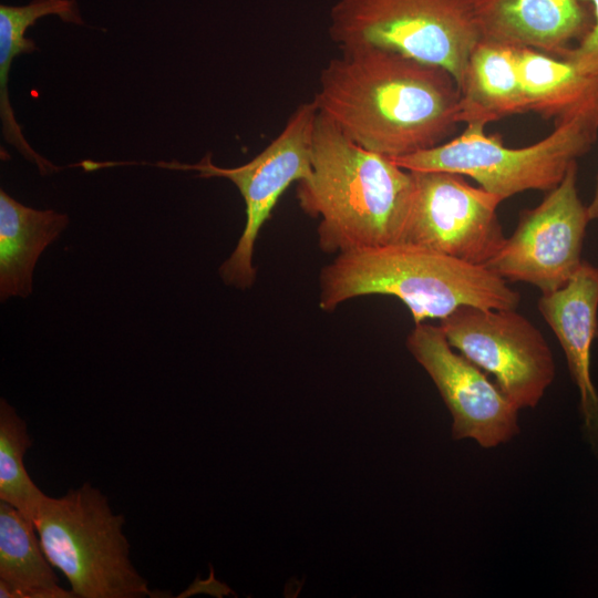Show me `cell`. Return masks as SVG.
<instances>
[{
	"instance_id": "cell-1",
	"label": "cell",
	"mask_w": 598,
	"mask_h": 598,
	"mask_svg": "<svg viewBox=\"0 0 598 598\" xmlns=\"http://www.w3.org/2000/svg\"><path fill=\"white\" fill-rule=\"evenodd\" d=\"M339 49L321 70L312 102L351 141L393 158L454 133L461 91L446 70L371 45Z\"/></svg>"
},
{
	"instance_id": "cell-2",
	"label": "cell",
	"mask_w": 598,
	"mask_h": 598,
	"mask_svg": "<svg viewBox=\"0 0 598 598\" xmlns=\"http://www.w3.org/2000/svg\"><path fill=\"white\" fill-rule=\"evenodd\" d=\"M297 184L300 208L319 219L323 251L401 241L414 193L412 172L358 145L319 113L312 173Z\"/></svg>"
},
{
	"instance_id": "cell-3",
	"label": "cell",
	"mask_w": 598,
	"mask_h": 598,
	"mask_svg": "<svg viewBox=\"0 0 598 598\" xmlns=\"http://www.w3.org/2000/svg\"><path fill=\"white\" fill-rule=\"evenodd\" d=\"M319 281L324 311L357 297L386 295L406 306L415 324L442 320L461 306L516 309L520 301L489 268L408 243L339 252Z\"/></svg>"
},
{
	"instance_id": "cell-4",
	"label": "cell",
	"mask_w": 598,
	"mask_h": 598,
	"mask_svg": "<svg viewBox=\"0 0 598 598\" xmlns=\"http://www.w3.org/2000/svg\"><path fill=\"white\" fill-rule=\"evenodd\" d=\"M456 137L435 147L390 158L408 171H442L468 176L503 200L526 192L555 188L571 164L590 151L598 135V100L555 122L535 144L512 148L485 125L465 124Z\"/></svg>"
},
{
	"instance_id": "cell-5",
	"label": "cell",
	"mask_w": 598,
	"mask_h": 598,
	"mask_svg": "<svg viewBox=\"0 0 598 598\" xmlns=\"http://www.w3.org/2000/svg\"><path fill=\"white\" fill-rule=\"evenodd\" d=\"M42 549L76 598L153 597L131 561L124 516L84 483L60 497L45 495L32 517Z\"/></svg>"
},
{
	"instance_id": "cell-6",
	"label": "cell",
	"mask_w": 598,
	"mask_h": 598,
	"mask_svg": "<svg viewBox=\"0 0 598 598\" xmlns=\"http://www.w3.org/2000/svg\"><path fill=\"white\" fill-rule=\"evenodd\" d=\"M329 17L339 48L371 45L440 66L460 91L482 39L471 0H338Z\"/></svg>"
},
{
	"instance_id": "cell-7",
	"label": "cell",
	"mask_w": 598,
	"mask_h": 598,
	"mask_svg": "<svg viewBox=\"0 0 598 598\" xmlns=\"http://www.w3.org/2000/svg\"><path fill=\"white\" fill-rule=\"evenodd\" d=\"M317 118L318 110L312 101L300 104L270 144L237 167L216 166L210 155L196 164H154L169 169L195 171L200 177L227 178L238 188L245 203L246 223L234 251L219 268L225 283L241 290L254 285L252 258L260 229L283 192L292 183L311 176Z\"/></svg>"
},
{
	"instance_id": "cell-8",
	"label": "cell",
	"mask_w": 598,
	"mask_h": 598,
	"mask_svg": "<svg viewBox=\"0 0 598 598\" xmlns=\"http://www.w3.org/2000/svg\"><path fill=\"white\" fill-rule=\"evenodd\" d=\"M440 327L454 349L495 378L518 410L535 408L555 379L546 339L516 309L461 306Z\"/></svg>"
},
{
	"instance_id": "cell-9",
	"label": "cell",
	"mask_w": 598,
	"mask_h": 598,
	"mask_svg": "<svg viewBox=\"0 0 598 598\" xmlns=\"http://www.w3.org/2000/svg\"><path fill=\"white\" fill-rule=\"evenodd\" d=\"M578 166L534 208L523 209L514 233L486 265L507 282H525L542 293L563 288L582 262L590 217L577 187Z\"/></svg>"
},
{
	"instance_id": "cell-10",
	"label": "cell",
	"mask_w": 598,
	"mask_h": 598,
	"mask_svg": "<svg viewBox=\"0 0 598 598\" xmlns=\"http://www.w3.org/2000/svg\"><path fill=\"white\" fill-rule=\"evenodd\" d=\"M411 172L414 193L400 243L486 267L506 239L497 215L503 199L457 173Z\"/></svg>"
},
{
	"instance_id": "cell-11",
	"label": "cell",
	"mask_w": 598,
	"mask_h": 598,
	"mask_svg": "<svg viewBox=\"0 0 598 598\" xmlns=\"http://www.w3.org/2000/svg\"><path fill=\"white\" fill-rule=\"evenodd\" d=\"M405 343L452 416L453 440L494 448L519 433V410L481 368L448 343L440 326L416 323Z\"/></svg>"
},
{
	"instance_id": "cell-12",
	"label": "cell",
	"mask_w": 598,
	"mask_h": 598,
	"mask_svg": "<svg viewBox=\"0 0 598 598\" xmlns=\"http://www.w3.org/2000/svg\"><path fill=\"white\" fill-rule=\"evenodd\" d=\"M537 309L564 351L579 391L584 435L598 456V392L590 372L598 334V267L582 260L563 288L540 295Z\"/></svg>"
},
{
	"instance_id": "cell-13",
	"label": "cell",
	"mask_w": 598,
	"mask_h": 598,
	"mask_svg": "<svg viewBox=\"0 0 598 598\" xmlns=\"http://www.w3.org/2000/svg\"><path fill=\"white\" fill-rule=\"evenodd\" d=\"M482 38L561 58L592 25L581 0H471Z\"/></svg>"
},
{
	"instance_id": "cell-14",
	"label": "cell",
	"mask_w": 598,
	"mask_h": 598,
	"mask_svg": "<svg viewBox=\"0 0 598 598\" xmlns=\"http://www.w3.org/2000/svg\"><path fill=\"white\" fill-rule=\"evenodd\" d=\"M518 45L482 38L474 47L461 87L460 123L487 125L528 112L517 62Z\"/></svg>"
},
{
	"instance_id": "cell-15",
	"label": "cell",
	"mask_w": 598,
	"mask_h": 598,
	"mask_svg": "<svg viewBox=\"0 0 598 598\" xmlns=\"http://www.w3.org/2000/svg\"><path fill=\"white\" fill-rule=\"evenodd\" d=\"M69 223L65 214L27 207L0 192V298L32 292L34 266Z\"/></svg>"
},
{
	"instance_id": "cell-16",
	"label": "cell",
	"mask_w": 598,
	"mask_h": 598,
	"mask_svg": "<svg viewBox=\"0 0 598 598\" xmlns=\"http://www.w3.org/2000/svg\"><path fill=\"white\" fill-rule=\"evenodd\" d=\"M33 523L0 501V597L74 598L45 556Z\"/></svg>"
},
{
	"instance_id": "cell-17",
	"label": "cell",
	"mask_w": 598,
	"mask_h": 598,
	"mask_svg": "<svg viewBox=\"0 0 598 598\" xmlns=\"http://www.w3.org/2000/svg\"><path fill=\"white\" fill-rule=\"evenodd\" d=\"M517 62L528 112L558 122L598 100V78L582 73L566 59L518 47Z\"/></svg>"
},
{
	"instance_id": "cell-18",
	"label": "cell",
	"mask_w": 598,
	"mask_h": 598,
	"mask_svg": "<svg viewBox=\"0 0 598 598\" xmlns=\"http://www.w3.org/2000/svg\"><path fill=\"white\" fill-rule=\"evenodd\" d=\"M45 16H59L64 22L83 23L74 0H32L25 6H0V114L3 135L43 173L58 171V167L35 153L24 140L10 105L8 79L13 59L37 49L24 34L28 28Z\"/></svg>"
},
{
	"instance_id": "cell-19",
	"label": "cell",
	"mask_w": 598,
	"mask_h": 598,
	"mask_svg": "<svg viewBox=\"0 0 598 598\" xmlns=\"http://www.w3.org/2000/svg\"><path fill=\"white\" fill-rule=\"evenodd\" d=\"M31 446L27 423L13 406L1 399L0 501L12 505L32 522L45 494L33 483L24 466L23 457Z\"/></svg>"
},
{
	"instance_id": "cell-20",
	"label": "cell",
	"mask_w": 598,
	"mask_h": 598,
	"mask_svg": "<svg viewBox=\"0 0 598 598\" xmlns=\"http://www.w3.org/2000/svg\"><path fill=\"white\" fill-rule=\"evenodd\" d=\"M581 1L590 7L592 25L578 44L568 49L561 58L573 63L582 73L598 78V0Z\"/></svg>"
},
{
	"instance_id": "cell-21",
	"label": "cell",
	"mask_w": 598,
	"mask_h": 598,
	"mask_svg": "<svg viewBox=\"0 0 598 598\" xmlns=\"http://www.w3.org/2000/svg\"><path fill=\"white\" fill-rule=\"evenodd\" d=\"M587 208H588L590 220L598 221V174L596 177V186H595L594 196L590 203L587 205Z\"/></svg>"
},
{
	"instance_id": "cell-22",
	"label": "cell",
	"mask_w": 598,
	"mask_h": 598,
	"mask_svg": "<svg viewBox=\"0 0 598 598\" xmlns=\"http://www.w3.org/2000/svg\"><path fill=\"white\" fill-rule=\"evenodd\" d=\"M597 337H598V334H597Z\"/></svg>"
}]
</instances>
